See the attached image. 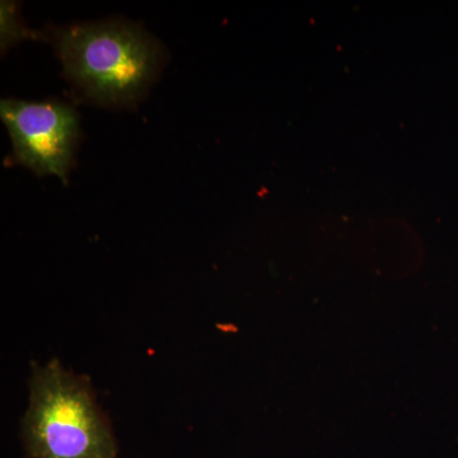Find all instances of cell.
I'll use <instances>...</instances> for the list:
<instances>
[{"instance_id": "obj_1", "label": "cell", "mask_w": 458, "mask_h": 458, "mask_svg": "<svg viewBox=\"0 0 458 458\" xmlns=\"http://www.w3.org/2000/svg\"><path fill=\"white\" fill-rule=\"evenodd\" d=\"M23 438L27 458H117L89 385L57 360L33 369Z\"/></svg>"}, {"instance_id": "obj_2", "label": "cell", "mask_w": 458, "mask_h": 458, "mask_svg": "<svg viewBox=\"0 0 458 458\" xmlns=\"http://www.w3.org/2000/svg\"><path fill=\"white\" fill-rule=\"evenodd\" d=\"M66 77L102 105L137 99L155 77L159 49L137 27L122 23L73 26L57 33Z\"/></svg>"}, {"instance_id": "obj_3", "label": "cell", "mask_w": 458, "mask_h": 458, "mask_svg": "<svg viewBox=\"0 0 458 458\" xmlns=\"http://www.w3.org/2000/svg\"><path fill=\"white\" fill-rule=\"evenodd\" d=\"M0 116L18 161L38 174H56L66 182L80 135L73 108L53 101L3 99Z\"/></svg>"}, {"instance_id": "obj_4", "label": "cell", "mask_w": 458, "mask_h": 458, "mask_svg": "<svg viewBox=\"0 0 458 458\" xmlns=\"http://www.w3.org/2000/svg\"><path fill=\"white\" fill-rule=\"evenodd\" d=\"M0 18H2V49L11 47L14 42L22 40V38H35L32 33L27 31L25 27L21 25L20 18L17 14V7L14 3L2 2L0 7Z\"/></svg>"}]
</instances>
